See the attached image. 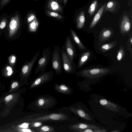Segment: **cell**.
Instances as JSON below:
<instances>
[{"label": "cell", "instance_id": "15", "mask_svg": "<svg viewBox=\"0 0 132 132\" xmlns=\"http://www.w3.org/2000/svg\"><path fill=\"white\" fill-rule=\"evenodd\" d=\"M52 103L51 99L44 98H41L38 99L36 102L37 106L39 108H45L49 107Z\"/></svg>", "mask_w": 132, "mask_h": 132}, {"label": "cell", "instance_id": "18", "mask_svg": "<svg viewBox=\"0 0 132 132\" xmlns=\"http://www.w3.org/2000/svg\"><path fill=\"white\" fill-rule=\"evenodd\" d=\"M70 30L71 34L74 40L77 44L79 48L81 50H83L85 49V46L80 41L75 31L71 28H70Z\"/></svg>", "mask_w": 132, "mask_h": 132}, {"label": "cell", "instance_id": "12", "mask_svg": "<svg viewBox=\"0 0 132 132\" xmlns=\"http://www.w3.org/2000/svg\"><path fill=\"white\" fill-rule=\"evenodd\" d=\"M47 8L51 11L60 13L62 12L61 6L54 0H50L48 3Z\"/></svg>", "mask_w": 132, "mask_h": 132}, {"label": "cell", "instance_id": "6", "mask_svg": "<svg viewBox=\"0 0 132 132\" xmlns=\"http://www.w3.org/2000/svg\"><path fill=\"white\" fill-rule=\"evenodd\" d=\"M38 51L35 53L31 60L25 64L23 67L21 73L23 77L27 78L30 74L34 64L39 56L40 52L39 50Z\"/></svg>", "mask_w": 132, "mask_h": 132}, {"label": "cell", "instance_id": "38", "mask_svg": "<svg viewBox=\"0 0 132 132\" xmlns=\"http://www.w3.org/2000/svg\"><path fill=\"white\" fill-rule=\"evenodd\" d=\"M67 0H63V3L64 4H65L67 2Z\"/></svg>", "mask_w": 132, "mask_h": 132}, {"label": "cell", "instance_id": "13", "mask_svg": "<svg viewBox=\"0 0 132 132\" xmlns=\"http://www.w3.org/2000/svg\"><path fill=\"white\" fill-rule=\"evenodd\" d=\"M105 5V3L100 8L95 15L90 25V29L93 28L97 23L103 13Z\"/></svg>", "mask_w": 132, "mask_h": 132}, {"label": "cell", "instance_id": "31", "mask_svg": "<svg viewBox=\"0 0 132 132\" xmlns=\"http://www.w3.org/2000/svg\"><path fill=\"white\" fill-rule=\"evenodd\" d=\"M6 23V20L5 19H3L2 20L0 24V28L3 29L5 27Z\"/></svg>", "mask_w": 132, "mask_h": 132}, {"label": "cell", "instance_id": "25", "mask_svg": "<svg viewBox=\"0 0 132 132\" xmlns=\"http://www.w3.org/2000/svg\"><path fill=\"white\" fill-rule=\"evenodd\" d=\"M97 5V1L96 0L94 1L91 4L88 10V13L90 16L92 15L94 13Z\"/></svg>", "mask_w": 132, "mask_h": 132}, {"label": "cell", "instance_id": "33", "mask_svg": "<svg viewBox=\"0 0 132 132\" xmlns=\"http://www.w3.org/2000/svg\"><path fill=\"white\" fill-rule=\"evenodd\" d=\"M10 0H1V5L2 7L4 6Z\"/></svg>", "mask_w": 132, "mask_h": 132}, {"label": "cell", "instance_id": "4", "mask_svg": "<svg viewBox=\"0 0 132 132\" xmlns=\"http://www.w3.org/2000/svg\"><path fill=\"white\" fill-rule=\"evenodd\" d=\"M54 73L51 70L39 75L30 86V89H32L47 82L52 79Z\"/></svg>", "mask_w": 132, "mask_h": 132}, {"label": "cell", "instance_id": "20", "mask_svg": "<svg viewBox=\"0 0 132 132\" xmlns=\"http://www.w3.org/2000/svg\"><path fill=\"white\" fill-rule=\"evenodd\" d=\"M39 24V22L36 18L34 19L29 23V30L31 32H36L37 29Z\"/></svg>", "mask_w": 132, "mask_h": 132}, {"label": "cell", "instance_id": "37", "mask_svg": "<svg viewBox=\"0 0 132 132\" xmlns=\"http://www.w3.org/2000/svg\"><path fill=\"white\" fill-rule=\"evenodd\" d=\"M13 71L12 70L8 71L7 72V75L8 76H11L13 73Z\"/></svg>", "mask_w": 132, "mask_h": 132}, {"label": "cell", "instance_id": "24", "mask_svg": "<svg viewBox=\"0 0 132 132\" xmlns=\"http://www.w3.org/2000/svg\"><path fill=\"white\" fill-rule=\"evenodd\" d=\"M117 3L113 1H111L107 3L105 9V11H113L115 9Z\"/></svg>", "mask_w": 132, "mask_h": 132}, {"label": "cell", "instance_id": "9", "mask_svg": "<svg viewBox=\"0 0 132 132\" xmlns=\"http://www.w3.org/2000/svg\"><path fill=\"white\" fill-rule=\"evenodd\" d=\"M64 46L66 53L71 62L73 63L75 55V50L69 35H68L65 39Z\"/></svg>", "mask_w": 132, "mask_h": 132}, {"label": "cell", "instance_id": "8", "mask_svg": "<svg viewBox=\"0 0 132 132\" xmlns=\"http://www.w3.org/2000/svg\"><path fill=\"white\" fill-rule=\"evenodd\" d=\"M20 22L19 15H16L12 17L9 24V36L10 37H12L16 33L20 26Z\"/></svg>", "mask_w": 132, "mask_h": 132}, {"label": "cell", "instance_id": "36", "mask_svg": "<svg viewBox=\"0 0 132 132\" xmlns=\"http://www.w3.org/2000/svg\"><path fill=\"white\" fill-rule=\"evenodd\" d=\"M18 85V82H13L11 86V88H14L16 87Z\"/></svg>", "mask_w": 132, "mask_h": 132}, {"label": "cell", "instance_id": "17", "mask_svg": "<svg viewBox=\"0 0 132 132\" xmlns=\"http://www.w3.org/2000/svg\"><path fill=\"white\" fill-rule=\"evenodd\" d=\"M85 21V12L81 11L79 14L76 19L77 27L78 29L82 28L84 25Z\"/></svg>", "mask_w": 132, "mask_h": 132}, {"label": "cell", "instance_id": "39", "mask_svg": "<svg viewBox=\"0 0 132 132\" xmlns=\"http://www.w3.org/2000/svg\"><path fill=\"white\" fill-rule=\"evenodd\" d=\"M130 42L131 44L132 43V38L131 37L130 39Z\"/></svg>", "mask_w": 132, "mask_h": 132}, {"label": "cell", "instance_id": "11", "mask_svg": "<svg viewBox=\"0 0 132 132\" xmlns=\"http://www.w3.org/2000/svg\"><path fill=\"white\" fill-rule=\"evenodd\" d=\"M131 27L130 22L127 15L123 16L120 24V30L123 34L128 32Z\"/></svg>", "mask_w": 132, "mask_h": 132}, {"label": "cell", "instance_id": "23", "mask_svg": "<svg viewBox=\"0 0 132 132\" xmlns=\"http://www.w3.org/2000/svg\"><path fill=\"white\" fill-rule=\"evenodd\" d=\"M70 109L74 113H76L80 117L84 118L86 119H88L87 118H88L87 115L82 110L80 109H77L73 108H71Z\"/></svg>", "mask_w": 132, "mask_h": 132}, {"label": "cell", "instance_id": "7", "mask_svg": "<svg viewBox=\"0 0 132 132\" xmlns=\"http://www.w3.org/2000/svg\"><path fill=\"white\" fill-rule=\"evenodd\" d=\"M68 119V116L66 114L62 113H54L35 118L33 119V120L43 121L49 120L63 121Z\"/></svg>", "mask_w": 132, "mask_h": 132}, {"label": "cell", "instance_id": "29", "mask_svg": "<svg viewBox=\"0 0 132 132\" xmlns=\"http://www.w3.org/2000/svg\"><path fill=\"white\" fill-rule=\"evenodd\" d=\"M35 14L32 13H30L28 15L27 21L28 23H30L34 19L36 18Z\"/></svg>", "mask_w": 132, "mask_h": 132}, {"label": "cell", "instance_id": "16", "mask_svg": "<svg viewBox=\"0 0 132 132\" xmlns=\"http://www.w3.org/2000/svg\"><path fill=\"white\" fill-rule=\"evenodd\" d=\"M113 33V31L111 29H104L100 34V39L102 41L108 40L111 36Z\"/></svg>", "mask_w": 132, "mask_h": 132}, {"label": "cell", "instance_id": "2", "mask_svg": "<svg viewBox=\"0 0 132 132\" xmlns=\"http://www.w3.org/2000/svg\"><path fill=\"white\" fill-rule=\"evenodd\" d=\"M61 56L60 47L57 45H54L52 54V66L56 74L58 75L62 71Z\"/></svg>", "mask_w": 132, "mask_h": 132}, {"label": "cell", "instance_id": "32", "mask_svg": "<svg viewBox=\"0 0 132 132\" xmlns=\"http://www.w3.org/2000/svg\"><path fill=\"white\" fill-rule=\"evenodd\" d=\"M13 96L12 95L10 94L6 96L4 99L6 102H8L11 100L13 98Z\"/></svg>", "mask_w": 132, "mask_h": 132}, {"label": "cell", "instance_id": "27", "mask_svg": "<svg viewBox=\"0 0 132 132\" xmlns=\"http://www.w3.org/2000/svg\"><path fill=\"white\" fill-rule=\"evenodd\" d=\"M124 50L122 47H121L118 53L117 56V59L120 61L124 55Z\"/></svg>", "mask_w": 132, "mask_h": 132}, {"label": "cell", "instance_id": "28", "mask_svg": "<svg viewBox=\"0 0 132 132\" xmlns=\"http://www.w3.org/2000/svg\"><path fill=\"white\" fill-rule=\"evenodd\" d=\"M34 121L30 124V126L33 128H37L41 126L42 124L41 121Z\"/></svg>", "mask_w": 132, "mask_h": 132}, {"label": "cell", "instance_id": "19", "mask_svg": "<svg viewBox=\"0 0 132 132\" xmlns=\"http://www.w3.org/2000/svg\"><path fill=\"white\" fill-rule=\"evenodd\" d=\"M33 128L35 132H53L55 131V129L53 127L48 126H44Z\"/></svg>", "mask_w": 132, "mask_h": 132}, {"label": "cell", "instance_id": "22", "mask_svg": "<svg viewBox=\"0 0 132 132\" xmlns=\"http://www.w3.org/2000/svg\"><path fill=\"white\" fill-rule=\"evenodd\" d=\"M117 43L116 41H114L104 44L100 47V49L103 52H105L114 47Z\"/></svg>", "mask_w": 132, "mask_h": 132}, {"label": "cell", "instance_id": "1", "mask_svg": "<svg viewBox=\"0 0 132 132\" xmlns=\"http://www.w3.org/2000/svg\"><path fill=\"white\" fill-rule=\"evenodd\" d=\"M51 56V51L50 48L44 49L42 53V56L38 60L35 68V73L37 74L39 72L41 75L45 72V70L48 64Z\"/></svg>", "mask_w": 132, "mask_h": 132}, {"label": "cell", "instance_id": "40", "mask_svg": "<svg viewBox=\"0 0 132 132\" xmlns=\"http://www.w3.org/2000/svg\"><path fill=\"white\" fill-rule=\"evenodd\" d=\"M56 1H57L58 0H55Z\"/></svg>", "mask_w": 132, "mask_h": 132}, {"label": "cell", "instance_id": "3", "mask_svg": "<svg viewBox=\"0 0 132 132\" xmlns=\"http://www.w3.org/2000/svg\"><path fill=\"white\" fill-rule=\"evenodd\" d=\"M110 71L109 69L97 68L83 70L78 72L77 74L89 78H95L107 74Z\"/></svg>", "mask_w": 132, "mask_h": 132}, {"label": "cell", "instance_id": "30", "mask_svg": "<svg viewBox=\"0 0 132 132\" xmlns=\"http://www.w3.org/2000/svg\"><path fill=\"white\" fill-rule=\"evenodd\" d=\"M9 62L11 65L14 64L16 61V57L14 55H12L9 58Z\"/></svg>", "mask_w": 132, "mask_h": 132}, {"label": "cell", "instance_id": "21", "mask_svg": "<svg viewBox=\"0 0 132 132\" xmlns=\"http://www.w3.org/2000/svg\"><path fill=\"white\" fill-rule=\"evenodd\" d=\"M90 54V53L87 52H85L82 55L79 61L78 68H80L84 64L88 58Z\"/></svg>", "mask_w": 132, "mask_h": 132}, {"label": "cell", "instance_id": "10", "mask_svg": "<svg viewBox=\"0 0 132 132\" xmlns=\"http://www.w3.org/2000/svg\"><path fill=\"white\" fill-rule=\"evenodd\" d=\"M69 128L74 131L80 132L82 130L87 129H99L94 125L83 123H79L69 126Z\"/></svg>", "mask_w": 132, "mask_h": 132}, {"label": "cell", "instance_id": "14", "mask_svg": "<svg viewBox=\"0 0 132 132\" xmlns=\"http://www.w3.org/2000/svg\"><path fill=\"white\" fill-rule=\"evenodd\" d=\"M54 88L57 91L63 94H70L71 93V89L69 87L64 84L59 85L57 84H55Z\"/></svg>", "mask_w": 132, "mask_h": 132}, {"label": "cell", "instance_id": "5", "mask_svg": "<svg viewBox=\"0 0 132 132\" xmlns=\"http://www.w3.org/2000/svg\"><path fill=\"white\" fill-rule=\"evenodd\" d=\"M61 55L62 61L63 69L68 73H72L75 72L74 63L70 61L66 52L64 45H63L61 51Z\"/></svg>", "mask_w": 132, "mask_h": 132}, {"label": "cell", "instance_id": "26", "mask_svg": "<svg viewBox=\"0 0 132 132\" xmlns=\"http://www.w3.org/2000/svg\"><path fill=\"white\" fill-rule=\"evenodd\" d=\"M46 13L47 15L49 16L52 17L59 19L62 18V16L56 12L47 10L46 11Z\"/></svg>", "mask_w": 132, "mask_h": 132}, {"label": "cell", "instance_id": "35", "mask_svg": "<svg viewBox=\"0 0 132 132\" xmlns=\"http://www.w3.org/2000/svg\"><path fill=\"white\" fill-rule=\"evenodd\" d=\"M22 131L24 132H35L34 131H32L31 130L27 128H23L21 130Z\"/></svg>", "mask_w": 132, "mask_h": 132}, {"label": "cell", "instance_id": "34", "mask_svg": "<svg viewBox=\"0 0 132 132\" xmlns=\"http://www.w3.org/2000/svg\"><path fill=\"white\" fill-rule=\"evenodd\" d=\"M29 123H24L21 125L20 126L23 128H27L28 127Z\"/></svg>", "mask_w": 132, "mask_h": 132}]
</instances>
